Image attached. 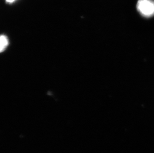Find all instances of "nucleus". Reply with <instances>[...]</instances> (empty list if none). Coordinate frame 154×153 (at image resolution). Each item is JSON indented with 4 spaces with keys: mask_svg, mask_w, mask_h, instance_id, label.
Returning a JSON list of instances; mask_svg holds the SVG:
<instances>
[{
    "mask_svg": "<svg viewBox=\"0 0 154 153\" xmlns=\"http://www.w3.org/2000/svg\"><path fill=\"white\" fill-rule=\"evenodd\" d=\"M137 8L140 13L145 17L154 15V2L152 0H139Z\"/></svg>",
    "mask_w": 154,
    "mask_h": 153,
    "instance_id": "obj_1",
    "label": "nucleus"
},
{
    "mask_svg": "<svg viewBox=\"0 0 154 153\" xmlns=\"http://www.w3.org/2000/svg\"><path fill=\"white\" fill-rule=\"evenodd\" d=\"M9 44V41L7 36L2 35L0 38V51L2 52L5 50Z\"/></svg>",
    "mask_w": 154,
    "mask_h": 153,
    "instance_id": "obj_2",
    "label": "nucleus"
},
{
    "mask_svg": "<svg viewBox=\"0 0 154 153\" xmlns=\"http://www.w3.org/2000/svg\"><path fill=\"white\" fill-rule=\"evenodd\" d=\"M15 1H16V0H6L7 2H8V3H13V2H14Z\"/></svg>",
    "mask_w": 154,
    "mask_h": 153,
    "instance_id": "obj_3",
    "label": "nucleus"
}]
</instances>
